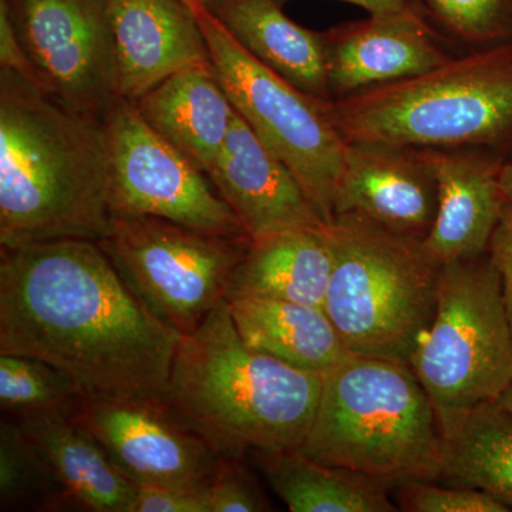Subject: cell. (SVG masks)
Here are the masks:
<instances>
[{"mask_svg": "<svg viewBox=\"0 0 512 512\" xmlns=\"http://www.w3.org/2000/svg\"><path fill=\"white\" fill-rule=\"evenodd\" d=\"M0 249V355L50 363L87 399H164L184 336L127 288L99 242Z\"/></svg>", "mask_w": 512, "mask_h": 512, "instance_id": "obj_1", "label": "cell"}, {"mask_svg": "<svg viewBox=\"0 0 512 512\" xmlns=\"http://www.w3.org/2000/svg\"><path fill=\"white\" fill-rule=\"evenodd\" d=\"M111 224L103 121L0 69V248L99 242Z\"/></svg>", "mask_w": 512, "mask_h": 512, "instance_id": "obj_2", "label": "cell"}, {"mask_svg": "<svg viewBox=\"0 0 512 512\" xmlns=\"http://www.w3.org/2000/svg\"><path fill=\"white\" fill-rule=\"evenodd\" d=\"M323 375L258 352L239 335L227 299L184 336L164 400L217 453L298 450L311 430Z\"/></svg>", "mask_w": 512, "mask_h": 512, "instance_id": "obj_3", "label": "cell"}, {"mask_svg": "<svg viewBox=\"0 0 512 512\" xmlns=\"http://www.w3.org/2000/svg\"><path fill=\"white\" fill-rule=\"evenodd\" d=\"M346 143L481 150L512 160V39L332 100Z\"/></svg>", "mask_w": 512, "mask_h": 512, "instance_id": "obj_4", "label": "cell"}, {"mask_svg": "<svg viewBox=\"0 0 512 512\" xmlns=\"http://www.w3.org/2000/svg\"><path fill=\"white\" fill-rule=\"evenodd\" d=\"M302 454L376 478L439 481L443 434L412 366L350 355L323 375Z\"/></svg>", "mask_w": 512, "mask_h": 512, "instance_id": "obj_5", "label": "cell"}, {"mask_svg": "<svg viewBox=\"0 0 512 512\" xmlns=\"http://www.w3.org/2000/svg\"><path fill=\"white\" fill-rule=\"evenodd\" d=\"M335 261L323 309L350 353L412 366L437 309L441 265L423 239L357 215L332 222Z\"/></svg>", "mask_w": 512, "mask_h": 512, "instance_id": "obj_6", "label": "cell"}, {"mask_svg": "<svg viewBox=\"0 0 512 512\" xmlns=\"http://www.w3.org/2000/svg\"><path fill=\"white\" fill-rule=\"evenodd\" d=\"M412 369L441 434L474 407L497 402L512 382V335L490 254L441 265L437 309Z\"/></svg>", "mask_w": 512, "mask_h": 512, "instance_id": "obj_7", "label": "cell"}, {"mask_svg": "<svg viewBox=\"0 0 512 512\" xmlns=\"http://www.w3.org/2000/svg\"><path fill=\"white\" fill-rule=\"evenodd\" d=\"M207 40L212 69L256 137L289 168L313 208L332 224L346 143L328 100L302 92L249 55L200 0H187Z\"/></svg>", "mask_w": 512, "mask_h": 512, "instance_id": "obj_8", "label": "cell"}, {"mask_svg": "<svg viewBox=\"0 0 512 512\" xmlns=\"http://www.w3.org/2000/svg\"><path fill=\"white\" fill-rule=\"evenodd\" d=\"M251 238L210 234L154 217L114 218L99 245L144 306L192 335L225 292Z\"/></svg>", "mask_w": 512, "mask_h": 512, "instance_id": "obj_9", "label": "cell"}, {"mask_svg": "<svg viewBox=\"0 0 512 512\" xmlns=\"http://www.w3.org/2000/svg\"><path fill=\"white\" fill-rule=\"evenodd\" d=\"M114 218L154 217L225 237H248L210 177L154 130L133 101L103 121Z\"/></svg>", "mask_w": 512, "mask_h": 512, "instance_id": "obj_10", "label": "cell"}, {"mask_svg": "<svg viewBox=\"0 0 512 512\" xmlns=\"http://www.w3.org/2000/svg\"><path fill=\"white\" fill-rule=\"evenodd\" d=\"M37 87L77 113L106 120L121 99L109 0H0Z\"/></svg>", "mask_w": 512, "mask_h": 512, "instance_id": "obj_11", "label": "cell"}, {"mask_svg": "<svg viewBox=\"0 0 512 512\" xmlns=\"http://www.w3.org/2000/svg\"><path fill=\"white\" fill-rule=\"evenodd\" d=\"M138 487L207 490L222 456L161 397L87 399L69 414Z\"/></svg>", "mask_w": 512, "mask_h": 512, "instance_id": "obj_12", "label": "cell"}, {"mask_svg": "<svg viewBox=\"0 0 512 512\" xmlns=\"http://www.w3.org/2000/svg\"><path fill=\"white\" fill-rule=\"evenodd\" d=\"M333 100L409 79L450 59L416 3L323 32Z\"/></svg>", "mask_w": 512, "mask_h": 512, "instance_id": "obj_13", "label": "cell"}, {"mask_svg": "<svg viewBox=\"0 0 512 512\" xmlns=\"http://www.w3.org/2000/svg\"><path fill=\"white\" fill-rule=\"evenodd\" d=\"M436 212V178L417 148L348 143L333 198L335 217L357 215L424 241Z\"/></svg>", "mask_w": 512, "mask_h": 512, "instance_id": "obj_14", "label": "cell"}, {"mask_svg": "<svg viewBox=\"0 0 512 512\" xmlns=\"http://www.w3.org/2000/svg\"><path fill=\"white\" fill-rule=\"evenodd\" d=\"M437 183L436 220L424 239L440 265L487 254L505 197L503 157L481 150L417 148Z\"/></svg>", "mask_w": 512, "mask_h": 512, "instance_id": "obj_15", "label": "cell"}, {"mask_svg": "<svg viewBox=\"0 0 512 512\" xmlns=\"http://www.w3.org/2000/svg\"><path fill=\"white\" fill-rule=\"evenodd\" d=\"M121 99L137 101L174 74L210 63L187 0H109Z\"/></svg>", "mask_w": 512, "mask_h": 512, "instance_id": "obj_16", "label": "cell"}, {"mask_svg": "<svg viewBox=\"0 0 512 512\" xmlns=\"http://www.w3.org/2000/svg\"><path fill=\"white\" fill-rule=\"evenodd\" d=\"M208 177L251 239L328 224L289 168L256 137L237 110Z\"/></svg>", "mask_w": 512, "mask_h": 512, "instance_id": "obj_17", "label": "cell"}, {"mask_svg": "<svg viewBox=\"0 0 512 512\" xmlns=\"http://www.w3.org/2000/svg\"><path fill=\"white\" fill-rule=\"evenodd\" d=\"M333 261L332 224L251 239L229 278L225 299H276L323 308Z\"/></svg>", "mask_w": 512, "mask_h": 512, "instance_id": "obj_18", "label": "cell"}, {"mask_svg": "<svg viewBox=\"0 0 512 512\" xmlns=\"http://www.w3.org/2000/svg\"><path fill=\"white\" fill-rule=\"evenodd\" d=\"M205 6L249 55L302 92L333 100L325 36L293 22L281 0H205Z\"/></svg>", "mask_w": 512, "mask_h": 512, "instance_id": "obj_19", "label": "cell"}, {"mask_svg": "<svg viewBox=\"0 0 512 512\" xmlns=\"http://www.w3.org/2000/svg\"><path fill=\"white\" fill-rule=\"evenodd\" d=\"M134 104L161 137L210 173L235 116L211 62L168 77Z\"/></svg>", "mask_w": 512, "mask_h": 512, "instance_id": "obj_20", "label": "cell"}, {"mask_svg": "<svg viewBox=\"0 0 512 512\" xmlns=\"http://www.w3.org/2000/svg\"><path fill=\"white\" fill-rule=\"evenodd\" d=\"M13 420L60 478L74 510L130 512L138 485L69 414L39 413Z\"/></svg>", "mask_w": 512, "mask_h": 512, "instance_id": "obj_21", "label": "cell"}, {"mask_svg": "<svg viewBox=\"0 0 512 512\" xmlns=\"http://www.w3.org/2000/svg\"><path fill=\"white\" fill-rule=\"evenodd\" d=\"M228 302L245 343L288 365L325 375L352 355L319 306L262 298Z\"/></svg>", "mask_w": 512, "mask_h": 512, "instance_id": "obj_22", "label": "cell"}, {"mask_svg": "<svg viewBox=\"0 0 512 512\" xmlns=\"http://www.w3.org/2000/svg\"><path fill=\"white\" fill-rule=\"evenodd\" d=\"M248 460L292 512H396L392 488L299 450L255 451Z\"/></svg>", "mask_w": 512, "mask_h": 512, "instance_id": "obj_23", "label": "cell"}, {"mask_svg": "<svg viewBox=\"0 0 512 512\" xmlns=\"http://www.w3.org/2000/svg\"><path fill=\"white\" fill-rule=\"evenodd\" d=\"M439 481L485 491L512 511V413L498 402L474 407L443 437Z\"/></svg>", "mask_w": 512, "mask_h": 512, "instance_id": "obj_24", "label": "cell"}, {"mask_svg": "<svg viewBox=\"0 0 512 512\" xmlns=\"http://www.w3.org/2000/svg\"><path fill=\"white\" fill-rule=\"evenodd\" d=\"M0 511H76L60 478L13 419L0 423Z\"/></svg>", "mask_w": 512, "mask_h": 512, "instance_id": "obj_25", "label": "cell"}, {"mask_svg": "<svg viewBox=\"0 0 512 512\" xmlns=\"http://www.w3.org/2000/svg\"><path fill=\"white\" fill-rule=\"evenodd\" d=\"M84 399L66 373L36 357L0 355V409L13 419L70 414Z\"/></svg>", "mask_w": 512, "mask_h": 512, "instance_id": "obj_26", "label": "cell"}, {"mask_svg": "<svg viewBox=\"0 0 512 512\" xmlns=\"http://www.w3.org/2000/svg\"><path fill=\"white\" fill-rule=\"evenodd\" d=\"M454 42L485 47L512 39V0H413Z\"/></svg>", "mask_w": 512, "mask_h": 512, "instance_id": "obj_27", "label": "cell"}, {"mask_svg": "<svg viewBox=\"0 0 512 512\" xmlns=\"http://www.w3.org/2000/svg\"><path fill=\"white\" fill-rule=\"evenodd\" d=\"M394 503L406 512H510L493 495L476 488L410 480L392 488Z\"/></svg>", "mask_w": 512, "mask_h": 512, "instance_id": "obj_28", "label": "cell"}, {"mask_svg": "<svg viewBox=\"0 0 512 512\" xmlns=\"http://www.w3.org/2000/svg\"><path fill=\"white\" fill-rule=\"evenodd\" d=\"M244 461V458L222 457L217 476L207 488L210 512L274 510L271 501Z\"/></svg>", "mask_w": 512, "mask_h": 512, "instance_id": "obj_29", "label": "cell"}, {"mask_svg": "<svg viewBox=\"0 0 512 512\" xmlns=\"http://www.w3.org/2000/svg\"><path fill=\"white\" fill-rule=\"evenodd\" d=\"M130 512H210L207 490L138 487Z\"/></svg>", "mask_w": 512, "mask_h": 512, "instance_id": "obj_30", "label": "cell"}, {"mask_svg": "<svg viewBox=\"0 0 512 512\" xmlns=\"http://www.w3.org/2000/svg\"><path fill=\"white\" fill-rule=\"evenodd\" d=\"M491 261L501 279V291L512 335V204L505 205L488 247Z\"/></svg>", "mask_w": 512, "mask_h": 512, "instance_id": "obj_31", "label": "cell"}, {"mask_svg": "<svg viewBox=\"0 0 512 512\" xmlns=\"http://www.w3.org/2000/svg\"><path fill=\"white\" fill-rule=\"evenodd\" d=\"M0 66H2L0 69L12 70L28 79L29 82L36 84L32 64L20 43L8 10L2 3H0Z\"/></svg>", "mask_w": 512, "mask_h": 512, "instance_id": "obj_32", "label": "cell"}, {"mask_svg": "<svg viewBox=\"0 0 512 512\" xmlns=\"http://www.w3.org/2000/svg\"><path fill=\"white\" fill-rule=\"evenodd\" d=\"M282 3L288 0H281ZM350 3L357 8L365 9L369 15H384V13L400 12L414 5L413 0H339Z\"/></svg>", "mask_w": 512, "mask_h": 512, "instance_id": "obj_33", "label": "cell"}, {"mask_svg": "<svg viewBox=\"0 0 512 512\" xmlns=\"http://www.w3.org/2000/svg\"><path fill=\"white\" fill-rule=\"evenodd\" d=\"M501 184L508 202L512 204V160L505 161L503 173H501Z\"/></svg>", "mask_w": 512, "mask_h": 512, "instance_id": "obj_34", "label": "cell"}, {"mask_svg": "<svg viewBox=\"0 0 512 512\" xmlns=\"http://www.w3.org/2000/svg\"><path fill=\"white\" fill-rule=\"evenodd\" d=\"M501 406L505 407V409L510 410L512 413V382L510 386L507 387V390L503 394H501L500 399L497 400Z\"/></svg>", "mask_w": 512, "mask_h": 512, "instance_id": "obj_35", "label": "cell"}, {"mask_svg": "<svg viewBox=\"0 0 512 512\" xmlns=\"http://www.w3.org/2000/svg\"><path fill=\"white\" fill-rule=\"evenodd\" d=\"M200 2H205V0H200Z\"/></svg>", "mask_w": 512, "mask_h": 512, "instance_id": "obj_36", "label": "cell"}]
</instances>
